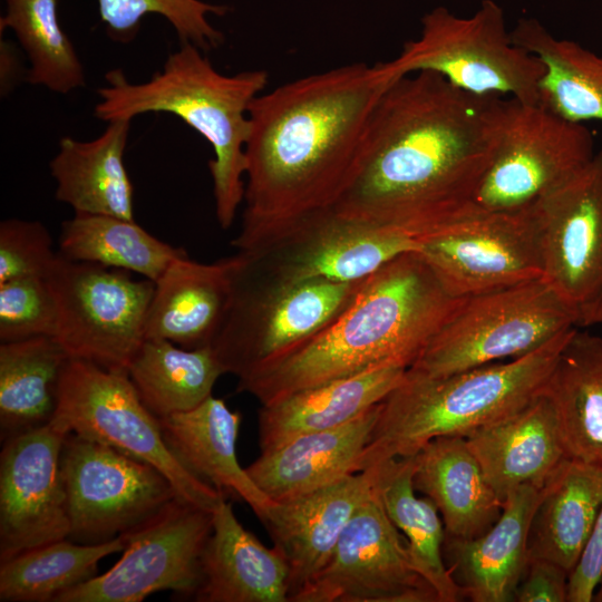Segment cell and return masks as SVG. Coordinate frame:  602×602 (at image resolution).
Masks as SVG:
<instances>
[{
    "label": "cell",
    "instance_id": "obj_1",
    "mask_svg": "<svg viewBox=\"0 0 602 602\" xmlns=\"http://www.w3.org/2000/svg\"><path fill=\"white\" fill-rule=\"evenodd\" d=\"M498 97L466 93L430 71L394 80L332 210L416 241L472 213L494 151Z\"/></svg>",
    "mask_w": 602,
    "mask_h": 602
},
{
    "label": "cell",
    "instance_id": "obj_2",
    "mask_svg": "<svg viewBox=\"0 0 602 602\" xmlns=\"http://www.w3.org/2000/svg\"><path fill=\"white\" fill-rule=\"evenodd\" d=\"M392 81L382 62H355L298 78L252 100L245 206L232 241L237 251L333 208L355 178L372 109Z\"/></svg>",
    "mask_w": 602,
    "mask_h": 602
},
{
    "label": "cell",
    "instance_id": "obj_3",
    "mask_svg": "<svg viewBox=\"0 0 602 602\" xmlns=\"http://www.w3.org/2000/svg\"><path fill=\"white\" fill-rule=\"evenodd\" d=\"M465 298L450 295L417 251L369 275L351 302L304 343L245 377L237 390L268 405L383 367L409 368Z\"/></svg>",
    "mask_w": 602,
    "mask_h": 602
},
{
    "label": "cell",
    "instance_id": "obj_4",
    "mask_svg": "<svg viewBox=\"0 0 602 602\" xmlns=\"http://www.w3.org/2000/svg\"><path fill=\"white\" fill-rule=\"evenodd\" d=\"M106 86L94 115L105 122L146 113H169L202 135L214 151L208 162L215 215L230 229L244 198L245 145L250 130L249 107L269 81L265 70L224 75L202 49L181 42L162 69L147 81L132 82L122 69L105 75Z\"/></svg>",
    "mask_w": 602,
    "mask_h": 602
},
{
    "label": "cell",
    "instance_id": "obj_5",
    "mask_svg": "<svg viewBox=\"0 0 602 602\" xmlns=\"http://www.w3.org/2000/svg\"><path fill=\"white\" fill-rule=\"evenodd\" d=\"M575 329L508 362L443 377L407 369L380 402L361 472L390 458L414 456L436 437H465L520 411L542 392Z\"/></svg>",
    "mask_w": 602,
    "mask_h": 602
},
{
    "label": "cell",
    "instance_id": "obj_6",
    "mask_svg": "<svg viewBox=\"0 0 602 602\" xmlns=\"http://www.w3.org/2000/svg\"><path fill=\"white\" fill-rule=\"evenodd\" d=\"M230 303L208 347L224 373L237 379L270 365L328 326L363 280L289 281L272 276L240 252Z\"/></svg>",
    "mask_w": 602,
    "mask_h": 602
},
{
    "label": "cell",
    "instance_id": "obj_7",
    "mask_svg": "<svg viewBox=\"0 0 602 602\" xmlns=\"http://www.w3.org/2000/svg\"><path fill=\"white\" fill-rule=\"evenodd\" d=\"M391 80L430 71L476 96L512 97L540 104L538 86L544 66L512 40L502 7L483 0L470 17H458L437 7L421 19L417 39L405 42L400 54L382 62Z\"/></svg>",
    "mask_w": 602,
    "mask_h": 602
},
{
    "label": "cell",
    "instance_id": "obj_8",
    "mask_svg": "<svg viewBox=\"0 0 602 602\" xmlns=\"http://www.w3.org/2000/svg\"><path fill=\"white\" fill-rule=\"evenodd\" d=\"M67 434L111 447L164 474L177 494L211 512L226 496L193 474L165 441L158 418L139 398L127 373L69 359L61 372L50 420Z\"/></svg>",
    "mask_w": 602,
    "mask_h": 602
},
{
    "label": "cell",
    "instance_id": "obj_9",
    "mask_svg": "<svg viewBox=\"0 0 602 602\" xmlns=\"http://www.w3.org/2000/svg\"><path fill=\"white\" fill-rule=\"evenodd\" d=\"M573 328L572 312L537 279L465 298L408 369L448 376L522 357Z\"/></svg>",
    "mask_w": 602,
    "mask_h": 602
},
{
    "label": "cell",
    "instance_id": "obj_10",
    "mask_svg": "<svg viewBox=\"0 0 602 602\" xmlns=\"http://www.w3.org/2000/svg\"><path fill=\"white\" fill-rule=\"evenodd\" d=\"M595 155L593 135L541 104L498 97L495 144L473 200L472 213L531 207Z\"/></svg>",
    "mask_w": 602,
    "mask_h": 602
},
{
    "label": "cell",
    "instance_id": "obj_11",
    "mask_svg": "<svg viewBox=\"0 0 602 602\" xmlns=\"http://www.w3.org/2000/svg\"><path fill=\"white\" fill-rule=\"evenodd\" d=\"M46 279L58 307L55 339L68 357L127 373L146 339L155 282L59 253Z\"/></svg>",
    "mask_w": 602,
    "mask_h": 602
},
{
    "label": "cell",
    "instance_id": "obj_12",
    "mask_svg": "<svg viewBox=\"0 0 602 602\" xmlns=\"http://www.w3.org/2000/svg\"><path fill=\"white\" fill-rule=\"evenodd\" d=\"M213 512L179 496L120 536L119 561L58 595L55 602H140L159 591L193 596L202 582V556Z\"/></svg>",
    "mask_w": 602,
    "mask_h": 602
},
{
    "label": "cell",
    "instance_id": "obj_13",
    "mask_svg": "<svg viewBox=\"0 0 602 602\" xmlns=\"http://www.w3.org/2000/svg\"><path fill=\"white\" fill-rule=\"evenodd\" d=\"M60 469L68 538L81 544L110 541L179 496L153 465L75 434L64 441Z\"/></svg>",
    "mask_w": 602,
    "mask_h": 602
},
{
    "label": "cell",
    "instance_id": "obj_14",
    "mask_svg": "<svg viewBox=\"0 0 602 602\" xmlns=\"http://www.w3.org/2000/svg\"><path fill=\"white\" fill-rule=\"evenodd\" d=\"M417 243V252L455 298L543 278L538 232L531 207L469 213Z\"/></svg>",
    "mask_w": 602,
    "mask_h": 602
},
{
    "label": "cell",
    "instance_id": "obj_15",
    "mask_svg": "<svg viewBox=\"0 0 602 602\" xmlns=\"http://www.w3.org/2000/svg\"><path fill=\"white\" fill-rule=\"evenodd\" d=\"M543 280L582 327L602 300V152L531 206Z\"/></svg>",
    "mask_w": 602,
    "mask_h": 602
},
{
    "label": "cell",
    "instance_id": "obj_16",
    "mask_svg": "<svg viewBox=\"0 0 602 602\" xmlns=\"http://www.w3.org/2000/svg\"><path fill=\"white\" fill-rule=\"evenodd\" d=\"M291 602H438L375 492L347 524L326 566Z\"/></svg>",
    "mask_w": 602,
    "mask_h": 602
},
{
    "label": "cell",
    "instance_id": "obj_17",
    "mask_svg": "<svg viewBox=\"0 0 602 602\" xmlns=\"http://www.w3.org/2000/svg\"><path fill=\"white\" fill-rule=\"evenodd\" d=\"M417 250V241L402 233L346 219L331 208L310 214L240 252L279 279L356 282L399 254Z\"/></svg>",
    "mask_w": 602,
    "mask_h": 602
},
{
    "label": "cell",
    "instance_id": "obj_18",
    "mask_svg": "<svg viewBox=\"0 0 602 602\" xmlns=\"http://www.w3.org/2000/svg\"><path fill=\"white\" fill-rule=\"evenodd\" d=\"M67 433L49 421L3 440L0 454V562L68 538L60 455Z\"/></svg>",
    "mask_w": 602,
    "mask_h": 602
},
{
    "label": "cell",
    "instance_id": "obj_19",
    "mask_svg": "<svg viewBox=\"0 0 602 602\" xmlns=\"http://www.w3.org/2000/svg\"><path fill=\"white\" fill-rule=\"evenodd\" d=\"M373 493L369 469L282 502L261 520L289 566V602L328 563L347 524Z\"/></svg>",
    "mask_w": 602,
    "mask_h": 602
},
{
    "label": "cell",
    "instance_id": "obj_20",
    "mask_svg": "<svg viewBox=\"0 0 602 602\" xmlns=\"http://www.w3.org/2000/svg\"><path fill=\"white\" fill-rule=\"evenodd\" d=\"M542 487L523 484L503 501L498 520L469 540L445 537L447 566L473 602H511L528 564V537Z\"/></svg>",
    "mask_w": 602,
    "mask_h": 602
},
{
    "label": "cell",
    "instance_id": "obj_21",
    "mask_svg": "<svg viewBox=\"0 0 602 602\" xmlns=\"http://www.w3.org/2000/svg\"><path fill=\"white\" fill-rule=\"evenodd\" d=\"M380 402L342 426L303 434L261 452L246 472L273 502L291 499L360 473Z\"/></svg>",
    "mask_w": 602,
    "mask_h": 602
},
{
    "label": "cell",
    "instance_id": "obj_22",
    "mask_svg": "<svg viewBox=\"0 0 602 602\" xmlns=\"http://www.w3.org/2000/svg\"><path fill=\"white\" fill-rule=\"evenodd\" d=\"M240 253L212 263L176 258L155 282L146 339L179 347H208L230 303Z\"/></svg>",
    "mask_w": 602,
    "mask_h": 602
},
{
    "label": "cell",
    "instance_id": "obj_23",
    "mask_svg": "<svg viewBox=\"0 0 602 602\" xmlns=\"http://www.w3.org/2000/svg\"><path fill=\"white\" fill-rule=\"evenodd\" d=\"M483 474L503 502L515 487H543L569 458L556 415L541 392L520 411L465 436Z\"/></svg>",
    "mask_w": 602,
    "mask_h": 602
},
{
    "label": "cell",
    "instance_id": "obj_24",
    "mask_svg": "<svg viewBox=\"0 0 602 602\" xmlns=\"http://www.w3.org/2000/svg\"><path fill=\"white\" fill-rule=\"evenodd\" d=\"M198 602H289V566L236 518L232 503L213 512V531L202 556Z\"/></svg>",
    "mask_w": 602,
    "mask_h": 602
},
{
    "label": "cell",
    "instance_id": "obj_25",
    "mask_svg": "<svg viewBox=\"0 0 602 602\" xmlns=\"http://www.w3.org/2000/svg\"><path fill=\"white\" fill-rule=\"evenodd\" d=\"M241 415L210 396L197 407L158 418L166 444L193 474L246 503L261 521L272 505L237 459Z\"/></svg>",
    "mask_w": 602,
    "mask_h": 602
},
{
    "label": "cell",
    "instance_id": "obj_26",
    "mask_svg": "<svg viewBox=\"0 0 602 602\" xmlns=\"http://www.w3.org/2000/svg\"><path fill=\"white\" fill-rule=\"evenodd\" d=\"M412 483L438 508L446 537L475 538L501 516L503 502L487 483L464 436L429 440L415 455Z\"/></svg>",
    "mask_w": 602,
    "mask_h": 602
},
{
    "label": "cell",
    "instance_id": "obj_27",
    "mask_svg": "<svg viewBox=\"0 0 602 602\" xmlns=\"http://www.w3.org/2000/svg\"><path fill=\"white\" fill-rule=\"evenodd\" d=\"M407 368L383 367L295 391L258 414L261 452L303 434L342 426L382 401Z\"/></svg>",
    "mask_w": 602,
    "mask_h": 602
},
{
    "label": "cell",
    "instance_id": "obj_28",
    "mask_svg": "<svg viewBox=\"0 0 602 602\" xmlns=\"http://www.w3.org/2000/svg\"><path fill=\"white\" fill-rule=\"evenodd\" d=\"M130 122H108L105 132L89 142L69 136L60 139L49 163L57 201L75 213L135 220L134 190L124 164Z\"/></svg>",
    "mask_w": 602,
    "mask_h": 602
},
{
    "label": "cell",
    "instance_id": "obj_29",
    "mask_svg": "<svg viewBox=\"0 0 602 602\" xmlns=\"http://www.w3.org/2000/svg\"><path fill=\"white\" fill-rule=\"evenodd\" d=\"M601 508L602 464L564 459L542 487L530 531L528 559L554 562L571 573Z\"/></svg>",
    "mask_w": 602,
    "mask_h": 602
},
{
    "label": "cell",
    "instance_id": "obj_30",
    "mask_svg": "<svg viewBox=\"0 0 602 602\" xmlns=\"http://www.w3.org/2000/svg\"><path fill=\"white\" fill-rule=\"evenodd\" d=\"M542 394L554 408L567 457L602 464V337L576 328Z\"/></svg>",
    "mask_w": 602,
    "mask_h": 602
},
{
    "label": "cell",
    "instance_id": "obj_31",
    "mask_svg": "<svg viewBox=\"0 0 602 602\" xmlns=\"http://www.w3.org/2000/svg\"><path fill=\"white\" fill-rule=\"evenodd\" d=\"M367 469L372 474L376 496L405 536L414 566L433 586L438 602L459 601L464 594L445 563L446 533L438 508L430 498L415 493V455L390 458Z\"/></svg>",
    "mask_w": 602,
    "mask_h": 602
},
{
    "label": "cell",
    "instance_id": "obj_32",
    "mask_svg": "<svg viewBox=\"0 0 602 602\" xmlns=\"http://www.w3.org/2000/svg\"><path fill=\"white\" fill-rule=\"evenodd\" d=\"M511 36L544 66L538 86L542 106L571 123H602V56L554 37L534 18H521Z\"/></svg>",
    "mask_w": 602,
    "mask_h": 602
},
{
    "label": "cell",
    "instance_id": "obj_33",
    "mask_svg": "<svg viewBox=\"0 0 602 602\" xmlns=\"http://www.w3.org/2000/svg\"><path fill=\"white\" fill-rule=\"evenodd\" d=\"M70 358L54 337L0 344V428L6 440L48 424L60 376Z\"/></svg>",
    "mask_w": 602,
    "mask_h": 602
},
{
    "label": "cell",
    "instance_id": "obj_34",
    "mask_svg": "<svg viewBox=\"0 0 602 602\" xmlns=\"http://www.w3.org/2000/svg\"><path fill=\"white\" fill-rule=\"evenodd\" d=\"M127 375L143 404L162 418L202 404L224 370L211 347L187 349L164 339H145Z\"/></svg>",
    "mask_w": 602,
    "mask_h": 602
},
{
    "label": "cell",
    "instance_id": "obj_35",
    "mask_svg": "<svg viewBox=\"0 0 602 602\" xmlns=\"http://www.w3.org/2000/svg\"><path fill=\"white\" fill-rule=\"evenodd\" d=\"M58 253L70 261L120 269L156 282L186 251L155 237L135 220L75 213L61 224Z\"/></svg>",
    "mask_w": 602,
    "mask_h": 602
},
{
    "label": "cell",
    "instance_id": "obj_36",
    "mask_svg": "<svg viewBox=\"0 0 602 602\" xmlns=\"http://www.w3.org/2000/svg\"><path fill=\"white\" fill-rule=\"evenodd\" d=\"M124 548L119 535L99 544L64 538L17 554L0 562V601L55 602L62 592L96 576L100 560Z\"/></svg>",
    "mask_w": 602,
    "mask_h": 602
},
{
    "label": "cell",
    "instance_id": "obj_37",
    "mask_svg": "<svg viewBox=\"0 0 602 602\" xmlns=\"http://www.w3.org/2000/svg\"><path fill=\"white\" fill-rule=\"evenodd\" d=\"M0 30L11 29L25 50L30 68L27 81L57 94L86 86L82 64L60 27L58 0H4Z\"/></svg>",
    "mask_w": 602,
    "mask_h": 602
},
{
    "label": "cell",
    "instance_id": "obj_38",
    "mask_svg": "<svg viewBox=\"0 0 602 602\" xmlns=\"http://www.w3.org/2000/svg\"><path fill=\"white\" fill-rule=\"evenodd\" d=\"M101 21L116 41L129 42L137 35L146 14L164 17L176 31L181 42L202 50L217 48L224 37L207 16H223L229 8L201 0H98Z\"/></svg>",
    "mask_w": 602,
    "mask_h": 602
},
{
    "label": "cell",
    "instance_id": "obj_39",
    "mask_svg": "<svg viewBox=\"0 0 602 602\" xmlns=\"http://www.w3.org/2000/svg\"><path fill=\"white\" fill-rule=\"evenodd\" d=\"M57 327V301L46 278L26 276L0 284L1 342L55 338Z\"/></svg>",
    "mask_w": 602,
    "mask_h": 602
},
{
    "label": "cell",
    "instance_id": "obj_40",
    "mask_svg": "<svg viewBox=\"0 0 602 602\" xmlns=\"http://www.w3.org/2000/svg\"><path fill=\"white\" fill-rule=\"evenodd\" d=\"M58 252L39 221L7 219L0 223V284L26 278H46Z\"/></svg>",
    "mask_w": 602,
    "mask_h": 602
},
{
    "label": "cell",
    "instance_id": "obj_41",
    "mask_svg": "<svg viewBox=\"0 0 602 602\" xmlns=\"http://www.w3.org/2000/svg\"><path fill=\"white\" fill-rule=\"evenodd\" d=\"M569 576L570 573L554 562L531 559L513 601L566 602Z\"/></svg>",
    "mask_w": 602,
    "mask_h": 602
},
{
    "label": "cell",
    "instance_id": "obj_42",
    "mask_svg": "<svg viewBox=\"0 0 602 602\" xmlns=\"http://www.w3.org/2000/svg\"><path fill=\"white\" fill-rule=\"evenodd\" d=\"M602 574V508L567 583V602H591Z\"/></svg>",
    "mask_w": 602,
    "mask_h": 602
},
{
    "label": "cell",
    "instance_id": "obj_43",
    "mask_svg": "<svg viewBox=\"0 0 602 602\" xmlns=\"http://www.w3.org/2000/svg\"><path fill=\"white\" fill-rule=\"evenodd\" d=\"M21 61L12 42H0V94L8 96L21 79Z\"/></svg>",
    "mask_w": 602,
    "mask_h": 602
},
{
    "label": "cell",
    "instance_id": "obj_44",
    "mask_svg": "<svg viewBox=\"0 0 602 602\" xmlns=\"http://www.w3.org/2000/svg\"><path fill=\"white\" fill-rule=\"evenodd\" d=\"M596 588H598V591L594 592L592 601L602 602V574H601V577Z\"/></svg>",
    "mask_w": 602,
    "mask_h": 602
},
{
    "label": "cell",
    "instance_id": "obj_45",
    "mask_svg": "<svg viewBox=\"0 0 602 602\" xmlns=\"http://www.w3.org/2000/svg\"><path fill=\"white\" fill-rule=\"evenodd\" d=\"M600 318H601V321H602V302H601V305H600Z\"/></svg>",
    "mask_w": 602,
    "mask_h": 602
}]
</instances>
